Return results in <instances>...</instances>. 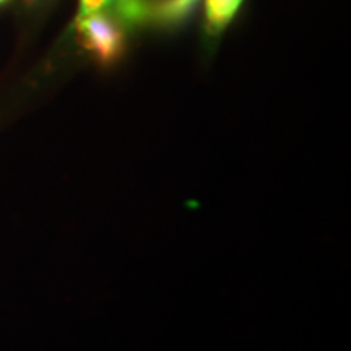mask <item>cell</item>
<instances>
[{"label":"cell","mask_w":351,"mask_h":351,"mask_svg":"<svg viewBox=\"0 0 351 351\" xmlns=\"http://www.w3.org/2000/svg\"><path fill=\"white\" fill-rule=\"evenodd\" d=\"M7 2V0H0V3H5Z\"/></svg>","instance_id":"cell-4"},{"label":"cell","mask_w":351,"mask_h":351,"mask_svg":"<svg viewBox=\"0 0 351 351\" xmlns=\"http://www.w3.org/2000/svg\"><path fill=\"white\" fill-rule=\"evenodd\" d=\"M98 10L111 13L124 26L152 23V12L147 0H80L78 15Z\"/></svg>","instance_id":"cell-2"},{"label":"cell","mask_w":351,"mask_h":351,"mask_svg":"<svg viewBox=\"0 0 351 351\" xmlns=\"http://www.w3.org/2000/svg\"><path fill=\"white\" fill-rule=\"evenodd\" d=\"M244 0H205V21L210 34H219L234 19Z\"/></svg>","instance_id":"cell-3"},{"label":"cell","mask_w":351,"mask_h":351,"mask_svg":"<svg viewBox=\"0 0 351 351\" xmlns=\"http://www.w3.org/2000/svg\"><path fill=\"white\" fill-rule=\"evenodd\" d=\"M122 26L116 16L104 10L82 13L75 21L78 43L103 65L112 64L124 51L125 33Z\"/></svg>","instance_id":"cell-1"}]
</instances>
